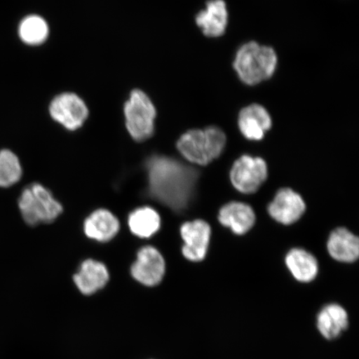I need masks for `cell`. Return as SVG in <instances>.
<instances>
[{"label": "cell", "mask_w": 359, "mask_h": 359, "mask_svg": "<svg viewBox=\"0 0 359 359\" xmlns=\"http://www.w3.org/2000/svg\"><path fill=\"white\" fill-rule=\"evenodd\" d=\"M146 168L152 198L177 212L185 209L194 191L195 170L177 160L159 156L148 159Z\"/></svg>", "instance_id": "cell-1"}, {"label": "cell", "mask_w": 359, "mask_h": 359, "mask_svg": "<svg viewBox=\"0 0 359 359\" xmlns=\"http://www.w3.org/2000/svg\"><path fill=\"white\" fill-rule=\"evenodd\" d=\"M226 143V134L222 130L210 127L183 134L177 142V149L190 163L205 165L222 154Z\"/></svg>", "instance_id": "cell-2"}, {"label": "cell", "mask_w": 359, "mask_h": 359, "mask_svg": "<svg viewBox=\"0 0 359 359\" xmlns=\"http://www.w3.org/2000/svg\"><path fill=\"white\" fill-rule=\"evenodd\" d=\"M276 66L275 50L255 42L243 45L237 52L234 62L238 76L248 85L258 84L271 78Z\"/></svg>", "instance_id": "cell-3"}, {"label": "cell", "mask_w": 359, "mask_h": 359, "mask_svg": "<svg viewBox=\"0 0 359 359\" xmlns=\"http://www.w3.org/2000/svg\"><path fill=\"white\" fill-rule=\"evenodd\" d=\"M18 205L22 219L31 226L53 222L62 212L60 202L47 188L38 183L22 190Z\"/></svg>", "instance_id": "cell-4"}, {"label": "cell", "mask_w": 359, "mask_h": 359, "mask_svg": "<svg viewBox=\"0 0 359 359\" xmlns=\"http://www.w3.org/2000/svg\"><path fill=\"white\" fill-rule=\"evenodd\" d=\"M124 114L127 128L134 140L142 142L152 136L156 111L146 93L134 90L126 102Z\"/></svg>", "instance_id": "cell-5"}, {"label": "cell", "mask_w": 359, "mask_h": 359, "mask_svg": "<svg viewBox=\"0 0 359 359\" xmlns=\"http://www.w3.org/2000/svg\"><path fill=\"white\" fill-rule=\"evenodd\" d=\"M230 176L232 185L238 191L252 194L266 182L267 165L259 157L244 155L233 165Z\"/></svg>", "instance_id": "cell-6"}, {"label": "cell", "mask_w": 359, "mask_h": 359, "mask_svg": "<svg viewBox=\"0 0 359 359\" xmlns=\"http://www.w3.org/2000/svg\"><path fill=\"white\" fill-rule=\"evenodd\" d=\"M49 111L52 118L70 131L82 127L87 119L86 104L74 93H62L51 102Z\"/></svg>", "instance_id": "cell-7"}, {"label": "cell", "mask_w": 359, "mask_h": 359, "mask_svg": "<svg viewBox=\"0 0 359 359\" xmlns=\"http://www.w3.org/2000/svg\"><path fill=\"white\" fill-rule=\"evenodd\" d=\"M165 263L163 255L154 247H143L137 253L131 273L135 280L146 286H156L163 280Z\"/></svg>", "instance_id": "cell-8"}, {"label": "cell", "mask_w": 359, "mask_h": 359, "mask_svg": "<svg viewBox=\"0 0 359 359\" xmlns=\"http://www.w3.org/2000/svg\"><path fill=\"white\" fill-rule=\"evenodd\" d=\"M181 235L185 245L182 254L186 259L193 262H199L205 258L212 235L210 224L202 219L183 224Z\"/></svg>", "instance_id": "cell-9"}, {"label": "cell", "mask_w": 359, "mask_h": 359, "mask_svg": "<svg viewBox=\"0 0 359 359\" xmlns=\"http://www.w3.org/2000/svg\"><path fill=\"white\" fill-rule=\"evenodd\" d=\"M306 209L304 201L298 193L289 188H284L277 192L268 212L276 222L283 224H291L302 217Z\"/></svg>", "instance_id": "cell-10"}, {"label": "cell", "mask_w": 359, "mask_h": 359, "mask_svg": "<svg viewBox=\"0 0 359 359\" xmlns=\"http://www.w3.org/2000/svg\"><path fill=\"white\" fill-rule=\"evenodd\" d=\"M271 126L272 121L269 112L258 104L245 107L239 115V128L249 140H262Z\"/></svg>", "instance_id": "cell-11"}, {"label": "cell", "mask_w": 359, "mask_h": 359, "mask_svg": "<svg viewBox=\"0 0 359 359\" xmlns=\"http://www.w3.org/2000/svg\"><path fill=\"white\" fill-rule=\"evenodd\" d=\"M74 280L81 293L91 295L107 285L109 273L104 264L96 260L88 259L82 264Z\"/></svg>", "instance_id": "cell-12"}, {"label": "cell", "mask_w": 359, "mask_h": 359, "mask_svg": "<svg viewBox=\"0 0 359 359\" xmlns=\"http://www.w3.org/2000/svg\"><path fill=\"white\" fill-rule=\"evenodd\" d=\"M196 24L208 37H219L226 32L228 13L223 0H210L205 11L196 16Z\"/></svg>", "instance_id": "cell-13"}, {"label": "cell", "mask_w": 359, "mask_h": 359, "mask_svg": "<svg viewBox=\"0 0 359 359\" xmlns=\"http://www.w3.org/2000/svg\"><path fill=\"white\" fill-rule=\"evenodd\" d=\"M219 222L237 235H243L253 227L255 215L250 205L231 202L219 210Z\"/></svg>", "instance_id": "cell-14"}, {"label": "cell", "mask_w": 359, "mask_h": 359, "mask_svg": "<svg viewBox=\"0 0 359 359\" xmlns=\"http://www.w3.org/2000/svg\"><path fill=\"white\" fill-rule=\"evenodd\" d=\"M327 247L331 257L340 262L352 263L359 257L358 238L345 228L331 233Z\"/></svg>", "instance_id": "cell-15"}, {"label": "cell", "mask_w": 359, "mask_h": 359, "mask_svg": "<svg viewBox=\"0 0 359 359\" xmlns=\"http://www.w3.org/2000/svg\"><path fill=\"white\" fill-rule=\"evenodd\" d=\"M120 229L118 219L107 210H97L85 221L84 232L90 239L100 242L109 241Z\"/></svg>", "instance_id": "cell-16"}, {"label": "cell", "mask_w": 359, "mask_h": 359, "mask_svg": "<svg viewBox=\"0 0 359 359\" xmlns=\"http://www.w3.org/2000/svg\"><path fill=\"white\" fill-rule=\"evenodd\" d=\"M348 318L346 311L339 304L326 305L318 314V331L327 339H334L347 329Z\"/></svg>", "instance_id": "cell-17"}, {"label": "cell", "mask_w": 359, "mask_h": 359, "mask_svg": "<svg viewBox=\"0 0 359 359\" xmlns=\"http://www.w3.org/2000/svg\"><path fill=\"white\" fill-rule=\"evenodd\" d=\"M285 263L296 280L308 283L316 279L318 272L317 259L302 249H293L286 255Z\"/></svg>", "instance_id": "cell-18"}, {"label": "cell", "mask_w": 359, "mask_h": 359, "mask_svg": "<svg viewBox=\"0 0 359 359\" xmlns=\"http://www.w3.org/2000/svg\"><path fill=\"white\" fill-rule=\"evenodd\" d=\"M128 224L130 230L135 236L149 238L159 231L161 218L154 209L145 206L130 214Z\"/></svg>", "instance_id": "cell-19"}, {"label": "cell", "mask_w": 359, "mask_h": 359, "mask_svg": "<svg viewBox=\"0 0 359 359\" xmlns=\"http://www.w3.org/2000/svg\"><path fill=\"white\" fill-rule=\"evenodd\" d=\"M20 37L22 42L29 45H39L47 39L48 27L43 18L29 15L22 20L19 28Z\"/></svg>", "instance_id": "cell-20"}, {"label": "cell", "mask_w": 359, "mask_h": 359, "mask_svg": "<svg viewBox=\"0 0 359 359\" xmlns=\"http://www.w3.org/2000/svg\"><path fill=\"white\" fill-rule=\"evenodd\" d=\"M22 175L19 157L11 150L0 151V188L15 186Z\"/></svg>", "instance_id": "cell-21"}]
</instances>
